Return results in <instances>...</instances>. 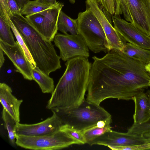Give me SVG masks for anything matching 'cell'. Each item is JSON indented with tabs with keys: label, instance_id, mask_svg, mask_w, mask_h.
Masks as SVG:
<instances>
[{
	"label": "cell",
	"instance_id": "cell-12",
	"mask_svg": "<svg viewBox=\"0 0 150 150\" xmlns=\"http://www.w3.org/2000/svg\"><path fill=\"white\" fill-rule=\"evenodd\" d=\"M114 27L126 42L150 50V36L146 35L131 23L122 19L120 15L112 16Z\"/></svg>",
	"mask_w": 150,
	"mask_h": 150
},
{
	"label": "cell",
	"instance_id": "cell-6",
	"mask_svg": "<svg viewBox=\"0 0 150 150\" xmlns=\"http://www.w3.org/2000/svg\"><path fill=\"white\" fill-rule=\"evenodd\" d=\"M16 144L21 148L35 150H59L72 144H78L76 140L60 130L41 136H16Z\"/></svg>",
	"mask_w": 150,
	"mask_h": 150
},
{
	"label": "cell",
	"instance_id": "cell-17",
	"mask_svg": "<svg viewBox=\"0 0 150 150\" xmlns=\"http://www.w3.org/2000/svg\"><path fill=\"white\" fill-rule=\"evenodd\" d=\"M32 72L33 80L38 84L42 92L52 94L55 88L53 79L37 66L32 68Z\"/></svg>",
	"mask_w": 150,
	"mask_h": 150
},
{
	"label": "cell",
	"instance_id": "cell-5",
	"mask_svg": "<svg viewBox=\"0 0 150 150\" xmlns=\"http://www.w3.org/2000/svg\"><path fill=\"white\" fill-rule=\"evenodd\" d=\"M77 22L78 34L84 40L89 49L94 53L110 49L103 29L98 19L90 9L79 12Z\"/></svg>",
	"mask_w": 150,
	"mask_h": 150
},
{
	"label": "cell",
	"instance_id": "cell-20",
	"mask_svg": "<svg viewBox=\"0 0 150 150\" xmlns=\"http://www.w3.org/2000/svg\"><path fill=\"white\" fill-rule=\"evenodd\" d=\"M1 117L4 123V127L7 130L11 143L13 145L16 144V122L4 108L1 112Z\"/></svg>",
	"mask_w": 150,
	"mask_h": 150
},
{
	"label": "cell",
	"instance_id": "cell-39",
	"mask_svg": "<svg viewBox=\"0 0 150 150\" xmlns=\"http://www.w3.org/2000/svg\"><path fill=\"white\" fill-rule=\"evenodd\" d=\"M149 86H150V84H149Z\"/></svg>",
	"mask_w": 150,
	"mask_h": 150
},
{
	"label": "cell",
	"instance_id": "cell-8",
	"mask_svg": "<svg viewBox=\"0 0 150 150\" xmlns=\"http://www.w3.org/2000/svg\"><path fill=\"white\" fill-rule=\"evenodd\" d=\"M121 10L126 21L150 36V0H125Z\"/></svg>",
	"mask_w": 150,
	"mask_h": 150
},
{
	"label": "cell",
	"instance_id": "cell-9",
	"mask_svg": "<svg viewBox=\"0 0 150 150\" xmlns=\"http://www.w3.org/2000/svg\"><path fill=\"white\" fill-rule=\"evenodd\" d=\"M86 7L89 8L100 23L105 35L110 50L116 49L122 51L126 41L113 26L112 15L97 0H86Z\"/></svg>",
	"mask_w": 150,
	"mask_h": 150
},
{
	"label": "cell",
	"instance_id": "cell-28",
	"mask_svg": "<svg viewBox=\"0 0 150 150\" xmlns=\"http://www.w3.org/2000/svg\"><path fill=\"white\" fill-rule=\"evenodd\" d=\"M112 150H143L150 149V143L125 146H108Z\"/></svg>",
	"mask_w": 150,
	"mask_h": 150
},
{
	"label": "cell",
	"instance_id": "cell-18",
	"mask_svg": "<svg viewBox=\"0 0 150 150\" xmlns=\"http://www.w3.org/2000/svg\"><path fill=\"white\" fill-rule=\"evenodd\" d=\"M122 52L129 56L146 65L150 63V50L127 43H126Z\"/></svg>",
	"mask_w": 150,
	"mask_h": 150
},
{
	"label": "cell",
	"instance_id": "cell-1",
	"mask_svg": "<svg viewBox=\"0 0 150 150\" xmlns=\"http://www.w3.org/2000/svg\"><path fill=\"white\" fill-rule=\"evenodd\" d=\"M86 100L100 105L110 98L128 100L149 86L150 74L144 63L112 49L92 57Z\"/></svg>",
	"mask_w": 150,
	"mask_h": 150
},
{
	"label": "cell",
	"instance_id": "cell-26",
	"mask_svg": "<svg viewBox=\"0 0 150 150\" xmlns=\"http://www.w3.org/2000/svg\"><path fill=\"white\" fill-rule=\"evenodd\" d=\"M150 99V90L146 92ZM150 131V118L146 122L140 124H134L128 129L127 132L133 134L142 135L144 133Z\"/></svg>",
	"mask_w": 150,
	"mask_h": 150
},
{
	"label": "cell",
	"instance_id": "cell-29",
	"mask_svg": "<svg viewBox=\"0 0 150 150\" xmlns=\"http://www.w3.org/2000/svg\"><path fill=\"white\" fill-rule=\"evenodd\" d=\"M11 12L13 16H22L21 9L15 0H8Z\"/></svg>",
	"mask_w": 150,
	"mask_h": 150
},
{
	"label": "cell",
	"instance_id": "cell-13",
	"mask_svg": "<svg viewBox=\"0 0 150 150\" xmlns=\"http://www.w3.org/2000/svg\"><path fill=\"white\" fill-rule=\"evenodd\" d=\"M0 48L12 62L17 72L24 79L33 80L32 66L17 41L14 45H11L0 40Z\"/></svg>",
	"mask_w": 150,
	"mask_h": 150
},
{
	"label": "cell",
	"instance_id": "cell-7",
	"mask_svg": "<svg viewBox=\"0 0 150 150\" xmlns=\"http://www.w3.org/2000/svg\"><path fill=\"white\" fill-rule=\"evenodd\" d=\"M64 5L59 2L55 7L25 17L30 24L45 39L52 41L57 33V21Z\"/></svg>",
	"mask_w": 150,
	"mask_h": 150
},
{
	"label": "cell",
	"instance_id": "cell-14",
	"mask_svg": "<svg viewBox=\"0 0 150 150\" xmlns=\"http://www.w3.org/2000/svg\"><path fill=\"white\" fill-rule=\"evenodd\" d=\"M147 143L142 135L118 132L112 130L107 132L93 140L89 144L108 146H125Z\"/></svg>",
	"mask_w": 150,
	"mask_h": 150
},
{
	"label": "cell",
	"instance_id": "cell-30",
	"mask_svg": "<svg viewBox=\"0 0 150 150\" xmlns=\"http://www.w3.org/2000/svg\"><path fill=\"white\" fill-rule=\"evenodd\" d=\"M104 8L111 15L115 14L113 0H97Z\"/></svg>",
	"mask_w": 150,
	"mask_h": 150
},
{
	"label": "cell",
	"instance_id": "cell-10",
	"mask_svg": "<svg viewBox=\"0 0 150 150\" xmlns=\"http://www.w3.org/2000/svg\"><path fill=\"white\" fill-rule=\"evenodd\" d=\"M54 45L59 49L60 59L65 62L78 57L88 58L89 48L81 36L57 33L54 40Z\"/></svg>",
	"mask_w": 150,
	"mask_h": 150
},
{
	"label": "cell",
	"instance_id": "cell-11",
	"mask_svg": "<svg viewBox=\"0 0 150 150\" xmlns=\"http://www.w3.org/2000/svg\"><path fill=\"white\" fill-rule=\"evenodd\" d=\"M52 112L53 114L51 116L37 123L29 124L16 122V136H41L51 134L59 130L63 124L57 113Z\"/></svg>",
	"mask_w": 150,
	"mask_h": 150
},
{
	"label": "cell",
	"instance_id": "cell-38",
	"mask_svg": "<svg viewBox=\"0 0 150 150\" xmlns=\"http://www.w3.org/2000/svg\"><path fill=\"white\" fill-rule=\"evenodd\" d=\"M149 64L150 65V63H149Z\"/></svg>",
	"mask_w": 150,
	"mask_h": 150
},
{
	"label": "cell",
	"instance_id": "cell-32",
	"mask_svg": "<svg viewBox=\"0 0 150 150\" xmlns=\"http://www.w3.org/2000/svg\"><path fill=\"white\" fill-rule=\"evenodd\" d=\"M38 2L46 4L55 5L58 2L56 0H37Z\"/></svg>",
	"mask_w": 150,
	"mask_h": 150
},
{
	"label": "cell",
	"instance_id": "cell-23",
	"mask_svg": "<svg viewBox=\"0 0 150 150\" xmlns=\"http://www.w3.org/2000/svg\"><path fill=\"white\" fill-rule=\"evenodd\" d=\"M11 26L0 16V40L10 45L16 42L11 30Z\"/></svg>",
	"mask_w": 150,
	"mask_h": 150
},
{
	"label": "cell",
	"instance_id": "cell-37",
	"mask_svg": "<svg viewBox=\"0 0 150 150\" xmlns=\"http://www.w3.org/2000/svg\"><path fill=\"white\" fill-rule=\"evenodd\" d=\"M70 2L72 4H74L75 2V0H69Z\"/></svg>",
	"mask_w": 150,
	"mask_h": 150
},
{
	"label": "cell",
	"instance_id": "cell-19",
	"mask_svg": "<svg viewBox=\"0 0 150 150\" xmlns=\"http://www.w3.org/2000/svg\"><path fill=\"white\" fill-rule=\"evenodd\" d=\"M58 30L64 34L69 32L70 34H78L77 19H73L67 15L61 10L57 21Z\"/></svg>",
	"mask_w": 150,
	"mask_h": 150
},
{
	"label": "cell",
	"instance_id": "cell-22",
	"mask_svg": "<svg viewBox=\"0 0 150 150\" xmlns=\"http://www.w3.org/2000/svg\"><path fill=\"white\" fill-rule=\"evenodd\" d=\"M110 125L100 128L96 125L82 131L86 141V143L89 145L94 139L105 133L111 130Z\"/></svg>",
	"mask_w": 150,
	"mask_h": 150
},
{
	"label": "cell",
	"instance_id": "cell-27",
	"mask_svg": "<svg viewBox=\"0 0 150 150\" xmlns=\"http://www.w3.org/2000/svg\"><path fill=\"white\" fill-rule=\"evenodd\" d=\"M0 16L10 25L11 18L13 15L9 8L8 0H0Z\"/></svg>",
	"mask_w": 150,
	"mask_h": 150
},
{
	"label": "cell",
	"instance_id": "cell-33",
	"mask_svg": "<svg viewBox=\"0 0 150 150\" xmlns=\"http://www.w3.org/2000/svg\"><path fill=\"white\" fill-rule=\"evenodd\" d=\"M21 9L30 0H15Z\"/></svg>",
	"mask_w": 150,
	"mask_h": 150
},
{
	"label": "cell",
	"instance_id": "cell-24",
	"mask_svg": "<svg viewBox=\"0 0 150 150\" xmlns=\"http://www.w3.org/2000/svg\"><path fill=\"white\" fill-rule=\"evenodd\" d=\"M11 29L20 45L22 48L26 56L31 64L32 68L37 66L36 64L29 51L22 36L11 21L10 23Z\"/></svg>",
	"mask_w": 150,
	"mask_h": 150
},
{
	"label": "cell",
	"instance_id": "cell-3",
	"mask_svg": "<svg viewBox=\"0 0 150 150\" xmlns=\"http://www.w3.org/2000/svg\"><path fill=\"white\" fill-rule=\"evenodd\" d=\"M11 20L22 36L37 67L49 75L61 68L60 58L52 42L44 38L23 16H13Z\"/></svg>",
	"mask_w": 150,
	"mask_h": 150
},
{
	"label": "cell",
	"instance_id": "cell-2",
	"mask_svg": "<svg viewBox=\"0 0 150 150\" xmlns=\"http://www.w3.org/2000/svg\"><path fill=\"white\" fill-rule=\"evenodd\" d=\"M91 64L88 58L81 57L67 61L65 70L51 94L46 108L57 113L81 104L85 99Z\"/></svg>",
	"mask_w": 150,
	"mask_h": 150
},
{
	"label": "cell",
	"instance_id": "cell-31",
	"mask_svg": "<svg viewBox=\"0 0 150 150\" xmlns=\"http://www.w3.org/2000/svg\"><path fill=\"white\" fill-rule=\"evenodd\" d=\"M115 15H120L122 14L121 8L123 5L125 0H113Z\"/></svg>",
	"mask_w": 150,
	"mask_h": 150
},
{
	"label": "cell",
	"instance_id": "cell-21",
	"mask_svg": "<svg viewBox=\"0 0 150 150\" xmlns=\"http://www.w3.org/2000/svg\"><path fill=\"white\" fill-rule=\"evenodd\" d=\"M59 2L55 5H52L40 3L37 0H30L21 9V13L25 16L36 13L55 7Z\"/></svg>",
	"mask_w": 150,
	"mask_h": 150
},
{
	"label": "cell",
	"instance_id": "cell-15",
	"mask_svg": "<svg viewBox=\"0 0 150 150\" xmlns=\"http://www.w3.org/2000/svg\"><path fill=\"white\" fill-rule=\"evenodd\" d=\"M0 101L3 108L16 122H19L20 108L23 100L16 98L13 94L11 87L4 83H0Z\"/></svg>",
	"mask_w": 150,
	"mask_h": 150
},
{
	"label": "cell",
	"instance_id": "cell-34",
	"mask_svg": "<svg viewBox=\"0 0 150 150\" xmlns=\"http://www.w3.org/2000/svg\"><path fill=\"white\" fill-rule=\"evenodd\" d=\"M4 52L0 48V69L2 67L5 61V58L4 56Z\"/></svg>",
	"mask_w": 150,
	"mask_h": 150
},
{
	"label": "cell",
	"instance_id": "cell-35",
	"mask_svg": "<svg viewBox=\"0 0 150 150\" xmlns=\"http://www.w3.org/2000/svg\"><path fill=\"white\" fill-rule=\"evenodd\" d=\"M142 135L147 143H150V131L144 133Z\"/></svg>",
	"mask_w": 150,
	"mask_h": 150
},
{
	"label": "cell",
	"instance_id": "cell-4",
	"mask_svg": "<svg viewBox=\"0 0 150 150\" xmlns=\"http://www.w3.org/2000/svg\"><path fill=\"white\" fill-rule=\"evenodd\" d=\"M57 114L63 124L83 131L100 120L111 123V115L100 105L84 99L79 105L61 110Z\"/></svg>",
	"mask_w": 150,
	"mask_h": 150
},
{
	"label": "cell",
	"instance_id": "cell-36",
	"mask_svg": "<svg viewBox=\"0 0 150 150\" xmlns=\"http://www.w3.org/2000/svg\"><path fill=\"white\" fill-rule=\"evenodd\" d=\"M146 69L150 74V65L149 64L146 65Z\"/></svg>",
	"mask_w": 150,
	"mask_h": 150
},
{
	"label": "cell",
	"instance_id": "cell-25",
	"mask_svg": "<svg viewBox=\"0 0 150 150\" xmlns=\"http://www.w3.org/2000/svg\"><path fill=\"white\" fill-rule=\"evenodd\" d=\"M60 130L65 132L76 140L79 144H83L86 143L82 131L74 129L67 124H63L61 126Z\"/></svg>",
	"mask_w": 150,
	"mask_h": 150
},
{
	"label": "cell",
	"instance_id": "cell-16",
	"mask_svg": "<svg viewBox=\"0 0 150 150\" xmlns=\"http://www.w3.org/2000/svg\"><path fill=\"white\" fill-rule=\"evenodd\" d=\"M132 100L135 105L134 124H140L147 121L150 118V99L146 92L143 91L139 92Z\"/></svg>",
	"mask_w": 150,
	"mask_h": 150
}]
</instances>
